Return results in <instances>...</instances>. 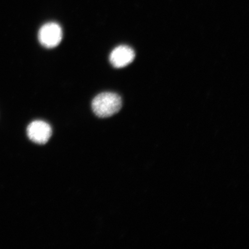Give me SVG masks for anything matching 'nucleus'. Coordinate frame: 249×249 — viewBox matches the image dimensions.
<instances>
[{
    "mask_svg": "<svg viewBox=\"0 0 249 249\" xmlns=\"http://www.w3.org/2000/svg\"><path fill=\"white\" fill-rule=\"evenodd\" d=\"M122 99L114 92H103L95 96L92 102V108L96 116L107 118L113 116L122 107Z\"/></svg>",
    "mask_w": 249,
    "mask_h": 249,
    "instance_id": "1",
    "label": "nucleus"
},
{
    "mask_svg": "<svg viewBox=\"0 0 249 249\" xmlns=\"http://www.w3.org/2000/svg\"><path fill=\"white\" fill-rule=\"evenodd\" d=\"M62 39V31L57 23H46L39 31V41L46 48L52 49L57 47L61 43Z\"/></svg>",
    "mask_w": 249,
    "mask_h": 249,
    "instance_id": "2",
    "label": "nucleus"
},
{
    "mask_svg": "<svg viewBox=\"0 0 249 249\" xmlns=\"http://www.w3.org/2000/svg\"><path fill=\"white\" fill-rule=\"evenodd\" d=\"M27 132L31 141L39 144H46L52 135L51 126L43 121H33L28 126Z\"/></svg>",
    "mask_w": 249,
    "mask_h": 249,
    "instance_id": "3",
    "label": "nucleus"
},
{
    "mask_svg": "<svg viewBox=\"0 0 249 249\" xmlns=\"http://www.w3.org/2000/svg\"><path fill=\"white\" fill-rule=\"evenodd\" d=\"M135 58V51L132 48L128 46L121 45L112 51L109 60L114 68H123L131 64Z\"/></svg>",
    "mask_w": 249,
    "mask_h": 249,
    "instance_id": "4",
    "label": "nucleus"
}]
</instances>
